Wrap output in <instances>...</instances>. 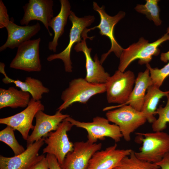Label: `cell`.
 I'll return each instance as SVG.
<instances>
[{"mask_svg": "<svg viewBox=\"0 0 169 169\" xmlns=\"http://www.w3.org/2000/svg\"><path fill=\"white\" fill-rule=\"evenodd\" d=\"M73 126L70 122L64 119L56 131L50 132L43 137L47 144L43 150V154L54 155L61 166L67 154L73 150L74 144L69 141L67 134Z\"/></svg>", "mask_w": 169, "mask_h": 169, "instance_id": "cell-6", "label": "cell"}, {"mask_svg": "<svg viewBox=\"0 0 169 169\" xmlns=\"http://www.w3.org/2000/svg\"><path fill=\"white\" fill-rule=\"evenodd\" d=\"M7 9L2 0H0V28H6L10 21Z\"/></svg>", "mask_w": 169, "mask_h": 169, "instance_id": "cell-29", "label": "cell"}, {"mask_svg": "<svg viewBox=\"0 0 169 169\" xmlns=\"http://www.w3.org/2000/svg\"><path fill=\"white\" fill-rule=\"evenodd\" d=\"M44 143V138H42L27 147L23 153L18 155L11 157L0 155V169H32L45 157L43 154H39Z\"/></svg>", "mask_w": 169, "mask_h": 169, "instance_id": "cell-12", "label": "cell"}, {"mask_svg": "<svg viewBox=\"0 0 169 169\" xmlns=\"http://www.w3.org/2000/svg\"><path fill=\"white\" fill-rule=\"evenodd\" d=\"M41 39L30 40L18 48L16 55L10 64L12 68L28 72H40L42 65L39 57Z\"/></svg>", "mask_w": 169, "mask_h": 169, "instance_id": "cell-10", "label": "cell"}, {"mask_svg": "<svg viewBox=\"0 0 169 169\" xmlns=\"http://www.w3.org/2000/svg\"><path fill=\"white\" fill-rule=\"evenodd\" d=\"M135 79L134 74L131 70L116 71L105 83L108 102L119 104L118 107L124 105L133 90Z\"/></svg>", "mask_w": 169, "mask_h": 169, "instance_id": "cell-5", "label": "cell"}, {"mask_svg": "<svg viewBox=\"0 0 169 169\" xmlns=\"http://www.w3.org/2000/svg\"><path fill=\"white\" fill-rule=\"evenodd\" d=\"M69 116V115L63 114L58 110L52 115L45 114L43 111H38L35 116L36 123L34 129L26 141L27 147L45 136L50 132L56 131L59 124Z\"/></svg>", "mask_w": 169, "mask_h": 169, "instance_id": "cell-16", "label": "cell"}, {"mask_svg": "<svg viewBox=\"0 0 169 169\" xmlns=\"http://www.w3.org/2000/svg\"><path fill=\"white\" fill-rule=\"evenodd\" d=\"M102 146L101 143H91L88 141L75 142L73 150L67 154L61 166L62 168L87 169L92 156Z\"/></svg>", "mask_w": 169, "mask_h": 169, "instance_id": "cell-14", "label": "cell"}, {"mask_svg": "<svg viewBox=\"0 0 169 169\" xmlns=\"http://www.w3.org/2000/svg\"><path fill=\"white\" fill-rule=\"evenodd\" d=\"M167 33L169 34V27L167 28Z\"/></svg>", "mask_w": 169, "mask_h": 169, "instance_id": "cell-34", "label": "cell"}, {"mask_svg": "<svg viewBox=\"0 0 169 169\" xmlns=\"http://www.w3.org/2000/svg\"><path fill=\"white\" fill-rule=\"evenodd\" d=\"M159 168L155 163L139 159L132 150L130 154L123 158L114 169H158Z\"/></svg>", "mask_w": 169, "mask_h": 169, "instance_id": "cell-24", "label": "cell"}, {"mask_svg": "<svg viewBox=\"0 0 169 169\" xmlns=\"http://www.w3.org/2000/svg\"><path fill=\"white\" fill-rule=\"evenodd\" d=\"M147 90L141 111L147 121L152 123L156 120L154 115H156V107L160 100L163 97L166 96L169 93V90L163 91L153 85L150 86Z\"/></svg>", "mask_w": 169, "mask_h": 169, "instance_id": "cell-23", "label": "cell"}, {"mask_svg": "<svg viewBox=\"0 0 169 169\" xmlns=\"http://www.w3.org/2000/svg\"><path fill=\"white\" fill-rule=\"evenodd\" d=\"M120 108L107 112L105 114L110 122L119 127L122 137L125 141L131 140V134L147 121L142 113L129 105H124Z\"/></svg>", "mask_w": 169, "mask_h": 169, "instance_id": "cell-4", "label": "cell"}, {"mask_svg": "<svg viewBox=\"0 0 169 169\" xmlns=\"http://www.w3.org/2000/svg\"><path fill=\"white\" fill-rule=\"evenodd\" d=\"M74 126L85 130L88 133V141L91 143H96L98 140H103L105 137L111 138L115 142L120 141L122 137L119 127L111 124L106 118L96 116L91 122H80L69 116L65 119Z\"/></svg>", "mask_w": 169, "mask_h": 169, "instance_id": "cell-7", "label": "cell"}, {"mask_svg": "<svg viewBox=\"0 0 169 169\" xmlns=\"http://www.w3.org/2000/svg\"><path fill=\"white\" fill-rule=\"evenodd\" d=\"M13 19H11L6 27L8 32L7 40L0 47V51L7 48L13 49L18 48L23 43L30 40L41 29L39 23L37 22L32 25L20 26L14 23Z\"/></svg>", "mask_w": 169, "mask_h": 169, "instance_id": "cell-18", "label": "cell"}, {"mask_svg": "<svg viewBox=\"0 0 169 169\" xmlns=\"http://www.w3.org/2000/svg\"><path fill=\"white\" fill-rule=\"evenodd\" d=\"M160 59L162 62L166 63L169 61V50L166 52L162 53L161 54Z\"/></svg>", "mask_w": 169, "mask_h": 169, "instance_id": "cell-33", "label": "cell"}, {"mask_svg": "<svg viewBox=\"0 0 169 169\" xmlns=\"http://www.w3.org/2000/svg\"><path fill=\"white\" fill-rule=\"evenodd\" d=\"M46 157L48 162L49 169H63L54 155L47 154Z\"/></svg>", "mask_w": 169, "mask_h": 169, "instance_id": "cell-30", "label": "cell"}, {"mask_svg": "<svg viewBox=\"0 0 169 169\" xmlns=\"http://www.w3.org/2000/svg\"><path fill=\"white\" fill-rule=\"evenodd\" d=\"M155 164L161 169H169V152L166 154L160 161Z\"/></svg>", "mask_w": 169, "mask_h": 169, "instance_id": "cell-31", "label": "cell"}, {"mask_svg": "<svg viewBox=\"0 0 169 169\" xmlns=\"http://www.w3.org/2000/svg\"><path fill=\"white\" fill-rule=\"evenodd\" d=\"M117 145L95 153L90 160L87 169H114L124 157L129 156L131 149H117Z\"/></svg>", "mask_w": 169, "mask_h": 169, "instance_id": "cell-17", "label": "cell"}, {"mask_svg": "<svg viewBox=\"0 0 169 169\" xmlns=\"http://www.w3.org/2000/svg\"><path fill=\"white\" fill-rule=\"evenodd\" d=\"M69 18L72 23V26L69 33V40L68 45L60 53L49 55L47 58V60L49 62L56 59L62 60L64 63L65 72L70 73L72 72V63L70 56L72 47L75 43L81 41L82 40L81 36L83 31L94 21L95 18L94 16L91 15L79 18L71 10Z\"/></svg>", "mask_w": 169, "mask_h": 169, "instance_id": "cell-8", "label": "cell"}, {"mask_svg": "<svg viewBox=\"0 0 169 169\" xmlns=\"http://www.w3.org/2000/svg\"><path fill=\"white\" fill-rule=\"evenodd\" d=\"M81 37L83 39L74 46V49L77 52H83L85 55L86 74L84 79L88 82L93 84H105L110 77V75L105 71L97 54L93 59L92 58L90 55L92 49L87 47L86 42L87 38L92 40L94 37H89L87 33L83 32Z\"/></svg>", "mask_w": 169, "mask_h": 169, "instance_id": "cell-13", "label": "cell"}, {"mask_svg": "<svg viewBox=\"0 0 169 169\" xmlns=\"http://www.w3.org/2000/svg\"><path fill=\"white\" fill-rule=\"evenodd\" d=\"M136 134L142 146L138 152L134 151L139 159L148 162L156 163L169 152V135L163 131L146 133L137 132Z\"/></svg>", "mask_w": 169, "mask_h": 169, "instance_id": "cell-2", "label": "cell"}, {"mask_svg": "<svg viewBox=\"0 0 169 169\" xmlns=\"http://www.w3.org/2000/svg\"><path fill=\"white\" fill-rule=\"evenodd\" d=\"M52 0H29L23 6L24 14L20 21L22 25H28L30 21L37 20L42 22L47 30L49 34H53L48 26L51 19L54 17Z\"/></svg>", "mask_w": 169, "mask_h": 169, "instance_id": "cell-15", "label": "cell"}, {"mask_svg": "<svg viewBox=\"0 0 169 169\" xmlns=\"http://www.w3.org/2000/svg\"><path fill=\"white\" fill-rule=\"evenodd\" d=\"M146 65L149 69L153 85L160 88L165 79L169 75V61L167 64L160 69L152 68L149 63Z\"/></svg>", "mask_w": 169, "mask_h": 169, "instance_id": "cell-28", "label": "cell"}, {"mask_svg": "<svg viewBox=\"0 0 169 169\" xmlns=\"http://www.w3.org/2000/svg\"><path fill=\"white\" fill-rule=\"evenodd\" d=\"M135 84V86L127 101L124 105L129 104L134 109L141 111L146 90L150 86L153 85L148 68L144 72L138 73Z\"/></svg>", "mask_w": 169, "mask_h": 169, "instance_id": "cell-20", "label": "cell"}, {"mask_svg": "<svg viewBox=\"0 0 169 169\" xmlns=\"http://www.w3.org/2000/svg\"><path fill=\"white\" fill-rule=\"evenodd\" d=\"M169 40V34L166 33L156 41L151 43L143 37L136 43H133L125 49H123L120 57L118 70L125 72L128 66L135 60L139 59L140 64L149 63L153 56L158 55L160 52L159 46L163 43Z\"/></svg>", "mask_w": 169, "mask_h": 169, "instance_id": "cell-1", "label": "cell"}, {"mask_svg": "<svg viewBox=\"0 0 169 169\" xmlns=\"http://www.w3.org/2000/svg\"><path fill=\"white\" fill-rule=\"evenodd\" d=\"M30 94L13 87L0 88V109L26 107L30 100Z\"/></svg>", "mask_w": 169, "mask_h": 169, "instance_id": "cell-22", "label": "cell"}, {"mask_svg": "<svg viewBox=\"0 0 169 169\" xmlns=\"http://www.w3.org/2000/svg\"><path fill=\"white\" fill-rule=\"evenodd\" d=\"M167 102L164 107L160 106L157 109L156 114L158 118L152 123L151 127L153 131H163L167 127V124L169 123V93L166 96Z\"/></svg>", "mask_w": 169, "mask_h": 169, "instance_id": "cell-27", "label": "cell"}, {"mask_svg": "<svg viewBox=\"0 0 169 169\" xmlns=\"http://www.w3.org/2000/svg\"><path fill=\"white\" fill-rule=\"evenodd\" d=\"M106 91L105 84H93L81 78L74 79L62 92L61 98L63 103L57 110L61 111L76 102L86 104L93 96Z\"/></svg>", "mask_w": 169, "mask_h": 169, "instance_id": "cell-3", "label": "cell"}, {"mask_svg": "<svg viewBox=\"0 0 169 169\" xmlns=\"http://www.w3.org/2000/svg\"><path fill=\"white\" fill-rule=\"evenodd\" d=\"M158 0H146L144 4H138L135 8L137 12L145 15L150 20L152 21L157 26L160 25L162 21L160 18V8Z\"/></svg>", "mask_w": 169, "mask_h": 169, "instance_id": "cell-25", "label": "cell"}, {"mask_svg": "<svg viewBox=\"0 0 169 169\" xmlns=\"http://www.w3.org/2000/svg\"><path fill=\"white\" fill-rule=\"evenodd\" d=\"M93 8L100 15V22L97 26L89 29L86 28V32L88 33L95 28H98L100 30V34L108 37L111 43V47L110 50L106 53L101 55L100 61V63L102 64L111 52H114L119 58L122 53L123 49L116 40L114 34V29L115 25L125 17V13L124 11H120L114 16H110L106 13L104 6L100 7L95 2H93Z\"/></svg>", "mask_w": 169, "mask_h": 169, "instance_id": "cell-9", "label": "cell"}, {"mask_svg": "<svg viewBox=\"0 0 169 169\" xmlns=\"http://www.w3.org/2000/svg\"><path fill=\"white\" fill-rule=\"evenodd\" d=\"M14 130L12 127L7 125L0 131V141L9 146L13 151L14 156H16L22 153L25 150L16 139Z\"/></svg>", "mask_w": 169, "mask_h": 169, "instance_id": "cell-26", "label": "cell"}, {"mask_svg": "<svg viewBox=\"0 0 169 169\" xmlns=\"http://www.w3.org/2000/svg\"><path fill=\"white\" fill-rule=\"evenodd\" d=\"M5 65L3 62L0 63V72L4 76L2 81L5 84L14 83L16 86L22 90L29 93L32 98L35 100H40L44 94L49 92V89L44 86L39 80L30 77H27L24 81L18 79L14 80L9 77L5 71Z\"/></svg>", "mask_w": 169, "mask_h": 169, "instance_id": "cell-19", "label": "cell"}, {"mask_svg": "<svg viewBox=\"0 0 169 169\" xmlns=\"http://www.w3.org/2000/svg\"><path fill=\"white\" fill-rule=\"evenodd\" d=\"M32 169H49V164L46 157L36 163Z\"/></svg>", "mask_w": 169, "mask_h": 169, "instance_id": "cell-32", "label": "cell"}, {"mask_svg": "<svg viewBox=\"0 0 169 169\" xmlns=\"http://www.w3.org/2000/svg\"><path fill=\"white\" fill-rule=\"evenodd\" d=\"M45 107L41 100L31 98L26 108L22 111L13 115L0 119V123L5 124L18 131L23 138L27 141L30 129L33 130L32 124L33 118L39 111H44Z\"/></svg>", "mask_w": 169, "mask_h": 169, "instance_id": "cell-11", "label": "cell"}, {"mask_svg": "<svg viewBox=\"0 0 169 169\" xmlns=\"http://www.w3.org/2000/svg\"><path fill=\"white\" fill-rule=\"evenodd\" d=\"M60 11L56 16L54 17L50 21L48 26L53 30L54 35L53 40L48 44V49L55 52L58 45L59 38L64 32V27L67 24L68 18L71 12V6L68 0H60Z\"/></svg>", "mask_w": 169, "mask_h": 169, "instance_id": "cell-21", "label": "cell"}]
</instances>
